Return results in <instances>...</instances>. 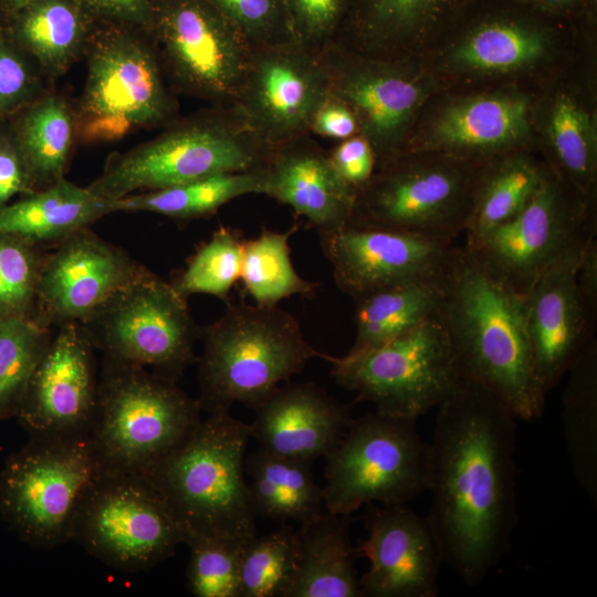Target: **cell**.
Returning a JSON list of instances; mask_svg holds the SVG:
<instances>
[{"mask_svg":"<svg viewBox=\"0 0 597 597\" xmlns=\"http://www.w3.org/2000/svg\"><path fill=\"white\" fill-rule=\"evenodd\" d=\"M437 408L426 519L443 564L465 585L478 586L509 551L517 523L516 418L467 379Z\"/></svg>","mask_w":597,"mask_h":597,"instance_id":"1","label":"cell"},{"mask_svg":"<svg viewBox=\"0 0 597 597\" xmlns=\"http://www.w3.org/2000/svg\"><path fill=\"white\" fill-rule=\"evenodd\" d=\"M596 43L578 19L523 0H474L418 60L441 90L535 93Z\"/></svg>","mask_w":597,"mask_h":597,"instance_id":"2","label":"cell"},{"mask_svg":"<svg viewBox=\"0 0 597 597\" xmlns=\"http://www.w3.org/2000/svg\"><path fill=\"white\" fill-rule=\"evenodd\" d=\"M437 317L463 379L486 388L516 419L542 416L546 395L534 373L525 295L458 247L443 279Z\"/></svg>","mask_w":597,"mask_h":597,"instance_id":"3","label":"cell"},{"mask_svg":"<svg viewBox=\"0 0 597 597\" xmlns=\"http://www.w3.org/2000/svg\"><path fill=\"white\" fill-rule=\"evenodd\" d=\"M250 425L230 410L206 418L145 475L176 519L184 543L208 538L247 545L256 535L244 472Z\"/></svg>","mask_w":597,"mask_h":597,"instance_id":"4","label":"cell"},{"mask_svg":"<svg viewBox=\"0 0 597 597\" xmlns=\"http://www.w3.org/2000/svg\"><path fill=\"white\" fill-rule=\"evenodd\" d=\"M200 338L198 400L207 412L235 402L254 409L311 359L329 357L310 345L297 318L279 305L228 302L220 318L200 327Z\"/></svg>","mask_w":597,"mask_h":597,"instance_id":"5","label":"cell"},{"mask_svg":"<svg viewBox=\"0 0 597 597\" xmlns=\"http://www.w3.org/2000/svg\"><path fill=\"white\" fill-rule=\"evenodd\" d=\"M270 147L248 128L232 107L211 106L165 125L158 135L108 156L87 188L115 200L214 175L264 166Z\"/></svg>","mask_w":597,"mask_h":597,"instance_id":"6","label":"cell"},{"mask_svg":"<svg viewBox=\"0 0 597 597\" xmlns=\"http://www.w3.org/2000/svg\"><path fill=\"white\" fill-rule=\"evenodd\" d=\"M84 56L86 80L73 105L78 142H114L175 119L171 85L146 31L98 21Z\"/></svg>","mask_w":597,"mask_h":597,"instance_id":"7","label":"cell"},{"mask_svg":"<svg viewBox=\"0 0 597 597\" xmlns=\"http://www.w3.org/2000/svg\"><path fill=\"white\" fill-rule=\"evenodd\" d=\"M201 410L177 380L104 357L88 433L103 471L145 475L201 420Z\"/></svg>","mask_w":597,"mask_h":597,"instance_id":"8","label":"cell"},{"mask_svg":"<svg viewBox=\"0 0 597 597\" xmlns=\"http://www.w3.org/2000/svg\"><path fill=\"white\" fill-rule=\"evenodd\" d=\"M486 161L432 150L401 153L356 190L348 223L453 241L467 230Z\"/></svg>","mask_w":597,"mask_h":597,"instance_id":"9","label":"cell"},{"mask_svg":"<svg viewBox=\"0 0 597 597\" xmlns=\"http://www.w3.org/2000/svg\"><path fill=\"white\" fill-rule=\"evenodd\" d=\"M415 423L376 410L353 418L324 458L326 510L352 515L371 503L407 504L427 490L429 444Z\"/></svg>","mask_w":597,"mask_h":597,"instance_id":"10","label":"cell"},{"mask_svg":"<svg viewBox=\"0 0 597 597\" xmlns=\"http://www.w3.org/2000/svg\"><path fill=\"white\" fill-rule=\"evenodd\" d=\"M331 374L376 411L416 421L443 402L462 383L438 317L369 349L331 356Z\"/></svg>","mask_w":597,"mask_h":597,"instance_id":"11","label":"cell"},{"mask_svg":"<svg viewBox=\"0 0 597 597\" xmlns=\"http://www.w3.org/2000/svg\"><path fill=\"white\" fill-rule=\"evenodd\" d=\"M596 203L551 170L515 217L467 235L463 247L493 276L526 295L546 271L596 235Z\"/></svg>","mask_w":597,"mask_h":597,"instance_id":"12","label":"cell"},{"mask_svg":"<svg viewBox=\"0 0 597 597\" xmlns=\"http://www.w3.org/2000/svg\"><path fill=\"white\" fill-rule=\"evenodd\" d=\"M102 472L90 434L34 437L1 476V505L25 540L52 548L72 540Z\"/></svg>","mask_w":597,"mask_h":597,"instance_id":"13","label":"cell"},{"mask_svg":"<svg viewBox=\"0 0 597 597\" xmlns=\"http://www.w3.org/2000/svg\"><path fill=\"white\" fill-rule=\"evenodd\" d=\"M81 325L105 358L150 368L174 380L197 360L200 327L187 298L150 270Z\"/></svg>","mask_w":597,"mask_h":597,"instance_id":"14","label":"cell"},{"mask_svg":"<svg viewBox=\"0 0 597 597\" xmlns=\"http://www.w3.org/2000/svg\"><path fill=\"white\" fill-rule=\"evenodd\" d=\"M149 35L176 91L231 107L252 45L208 0H153Z\"/></svg>","mask_w":597,"mask_h":597,"instance_id":"15","label":"cell"},{"mask_svg":"<svg viewBox=\"0 0 597 597\" xmlns=\"http://www.w3.org/2000/svg\"><path fill=\"white\" fill-rule=\"evenodd\" d=\"M72 540L114 568L140 572L172 556L184 535L145 476L103 471L81 505Z\"/></svg>","mask_w":597,"mask_h":597,"instance_id":"16","label":"cell"},{"mask_svg":"<svg viewBox=\"0 0 597 597\" xmlns=\"http://www.w3.org/2000/svg\"><path fill=\"white\" fill-rule=\"evenodd\" d=\"M331 94L354 113L376 168L400 155L426 103L441 87L417 59H381L337 43L323 51Z\"/></svg>","mask_w":597,"mask_h":597,"instance_id":"17","label":"cell"},{"mask_svg":"<svg viewBox=\"0 0 597 597\" xmlns=\"http://www.w3.org/2000/svg\"><path fill=\"white\" fill-rule=\"evenodd\" d=\"M534 93L515 88L441 90L421 109L405 151L432 150L489 160L535 148Z\"/></svg>","mask_w":597,"mask_h":597,"instance_id":"18","label":"cell"},{"mask_svg":"<svg viewBox=\"0 0 597 597\" xmlns=\"http://www.w3.org/2000/svg\"><path fill=\"white\" fill-rule=\"evenodd\" d=\"M329 93L322 51L289 41L253 48L231 107L259 140L272 147L311 135L313 117Z\"/></svg>","mask_w":597,"mask_h":597,"instance_id":"19","label":"cell"},{"mask_svg":"<svg viewBox=\"0 0 597 597\" xmlns=\"http://www.w3.org/2000/svg\"><path fill=\"white\" fill-rule=\"evenodd\" d=\"M531 124L549 169L582 196L597 199V48L534 93Z\"/></svg>","mask_w":597,"mask_h":597,"instance_id":"20","label":"cell"},{"mask_svg":"<svg viewBox=\"0 0 597 597\" xmlns=\"http://www.w3.org/2000/svg\"><path fill=\"white\" fill-rule=\"evenodd\" d=\"M320 241L335 284L353 300L397 284L441 281L458 248L451 240L352 223Z\"/></svg>","mask_w":597,"mask_h":597,"instance_id":"21","label":"cell"},{"mask_svg":"<svg viewBox=\"0 0 597 597\" xmlns=\"http://www.w3.org/2000/svg\"><path fill=\"white\" fill-rule=\"evenodd\" d=\"M149 270L122 248L82 228L45 254L34 318L49 327L84 323Z\"/></svg>","mask_w":597,"mask_h":597,"instance_id":"22","label":"cell"},{"mask_svg":"<svg viewBox=\"0 0 597 597\" xmlns=\"http://www.w3.org/2000/svg\"><path fill=\"white\" fill-rule=\"evenodd\" d=\"M54 328L19 412L34 437L88 434L97 407V349L81 324Z\"/></svg>","mask_w":597,"mask_h":597,"instance_id":"23","label":"cell"},{"mask_svg":"<svg viewBox=\"0 0 597 597\" xmlns=\"http://www.w3.org/2000/svg\"><path fill=\"white\" fill-rule=\"evenodd\" d=\"M367 537L356 547L369 562L360 597H436L443 564L427 519L407 504L367 505Z\"/></svg>","mask_w":597,"mask_h":597,"instance_id":"24","label":"cell"},{"mask_svg":"<svg viewBox=\"0 0 597 597\" xmlns=\"http://www.w3.org/2000/svg\"><path fill=\"white\" fill-rule=\"evenodd\" d=\"M584 248L553 265L525 295L534 373L545 395L562 380L580 350L595 337L597 317L585 305L576 282Z\"/></svg>","mask_w":597,"mask_h":597,"instance_id":"25","label":"cell"},{"mask_svg":"<svg viewBox=\"0 0 597 597\" xmlns=\"http://www.w3.org/2000/svg\"><path fill=\"white\" fill-rule=\"evenodd\" d=\"M250 436L263 450L312 464L339 442L350 421L349 407L313 383H284L258 407Z\"/></svg>","mask_w":597,"mask_h":597,"instance_id":"26","label":"cell"},{"mask_svg":"<svg viewBox=\"0 0 597 597\" xmlns=\"http://www.w3.org/2000/svg\"><path fill=\"white\" fill-rule=\"evenodd\" d=\"M474 0H352L335 43L381 59H420Z\"/></svg>","mask_w":597,"mask_h":597,"instance_id":"27","label":"cell"},{"mask_svg":"<svg viewBox=\"0 0 597 597\" xmlns=\"http://www.w3.org/2000/svg\"><path fill=\"white\" fill-rule=\"evenodd\" d=\"M263 170L264 195L291 207L318 237L349 222L356 189L338 176L327 150L311 135L270 147Z\"/></svg>","mask_w":597,"mask_h":597,"instance_id":"28","label":"cell"},{"mask_svg":"<svg viewBox=\"0 0 597 597\" xmlns=\"http://www.w3.org/2000/svg\"><path fill=\"white\" fill-rule=\"evenodd\" d=\"M2 22L12 41L53 80L84 56L98 21L82 0H33Z\"/></svg>","mask_w":597,"mask_h":597,"instance_id":"29","label":"cell"},{"mask_svg":"<svg viewBox=\"0 0 597 597\" xmlns=\"http://www.w3.org/2000/svg\"><path fill=\"white\" fill-rule=\"evenodd\" d=\"M349 517L326 510L300 524L297 565L286 597H360Z\"/></svg>","mask_w":597,"mask_h":597,"instance_id":"30","label":"cell"},{"mask_svg":"<svg viewBox=\"0 0 597 597\" xmlns=\"http://www.w3.org/2000/svg\"><path fill=\"white\" fill-rule=\"evenodd\" d=\"M114 212L113 200L66 178L0 208V234L40 245L56 244L71 233Z\"/></svg>","mask_w":597,"mask_h":597,"instance_id":"31","label":"cell"},{"mask_svg":"<svg viewBox=\"0 0 597 597\" xmlns=\"http://www.w3.org/2000/svg\"><path fill=\"white\" fill-rule=\"evenodd\" d=\"M6 123L24 157L35 191L65 178L77 142L72 103L48 90Z\"/></svg>","mask_w":597,"mask_h":597,"instance_id":"32","label":"cell"},{"mask_svg":"<svg viewBox=\"0 0 597 597\" xmlns=\"http://www.w3.org/2000/svg\"><path fill=\"white\" fill-rule=\"evenodd\" d=\"M311 467L260 447L245 455L248 492L256 517L302 524L322 513L323 488L315 481Z\"/></svg>","mask_w":597,"mask_h":597,"instance_id":"33","label":"cell"},{"mask_svg":"<svg viewBox=\"0 0 597 597\" xmlns=\"http://www.w3.org/2000/svg\"><path fill=\"white\" fill-rule=\"evenodd\" d=\"M551 169L535 148L511 150L483 168L465 235H478L515 217L536 195Z\"/></svg>","mask_w":597,"mask_h":597,"instance_id":"34","label":"cell"},{"mask_svg":"<svg viewBox=\"0 0 597 597\" xmlns=\"http://www.w3.org/2000/svg\"><path fill=\"white\" fill-rule=\"evenodd\" d=\"M562 420L573 475L597 503V341L591 338L568 371Z\"/></svg>","mask_w":597,"mask_h":597,"instance_id":"35","label":"cell"},{"mask_svg":"<svg viewBox=\"0 0 597 597\" xmlns=\"http://www.w3.org/2000/svg\"><path fill=\"white\" fill-rule=\"evenodd\" d=\"M442 293L443 280L397 284L354 298L356 337L348 353L379 346L436 317Z\"/></svg>","mask_w":597,"mask_h":597,"instance_id":"36","label":"cell"},{"mask_svg":"<svg viewBox=\"0 0 597 597\" xmlns=\"http://www.w3.org/2000/svg\"><path fill=\"white\" fill-rule=\"evenodd\" d=\"M263 167L221 174L168 188L140 191L113 200L114 212H153L178 221L210 217L223 205L250 193L264 195Z\"/></svg>","mask_w":597,"mask_h":597,"instance_id":"37","label":"cell"},{"mask_svg":"<svg viewBox=\"0 0 597 597\" xmlns=\"http://www.w3.org/2000/svg\"><path fill=\"white\" fill-rule=\"evenodd\" d=\"M300 229L294 223L279 232L263 228L245 240L240 280L244 292L261 306H276L294 295L311 297L320 284L302 277L291 260L290 239Z\"/></svg>","mask_w":597,"mask_h":597,"instance_id":"38","label":"cell"},{"mask_svg":"<svg viewBox=\"0 0 597 597\" xmlns=\"http://www.w3.org/2000/svg\"><path fill=\"white\" fill-rule=\"evenodd\" d=\"M244 242L238 229L220 226L176 273L171 285L187 300L193 294H208L228 303L231 289L240 280Z\"/></svg>","mask_w":597,"mask_h":597,"instance_id":"39","label":"cell"},{"mask_svg":"<svg viewBox=\"0 0 597 597\" xmlns=\"http://www.w3.org/2000/svg\"><path fill=\"white\" fill-rule=\"evenodd\" d=\"M298 558L297 530L283 524L244 546L239 597H286Z\"/></svg>","mask_w":597,"mask_h":597,"instance_id":"40","label":"cell"},{"mask_svg":"<svg viewBox=\"0 0 597 597\" xmlns=\"http://www.w3.org/2000/svg\"><path fill=\"white\" fill-rule=\"evenodd\" d=\"M52 332L34 317L0 320V417L19 411Z\"/></svg>","mask_w":597,"mask_h":597,"instance_id":"41","label":"cell"},{"mask_svg":"<svg viewBox=\"0 0 597 597\" xmlns=\"http://www.w3.org/2000/svg\"><path fill=\"white\" fill-rule=\"evenodd\" d=\"M42 245L0 234V320L34 317L45 254Z\"/></svg>","mask_w":597,"mask_h":597,"instance_id":"42","label":"cell"},{"mask_svg":"<svg viewBox=\"0 0 597 597\" xmlns=\"http://www.w3.org/2000/svg\"><path fill=\"white\" fill-rule=\"evenodd\" d=\"M186 572L187 586L196 597H239L240 563L245 545L192 538Z\"/></svg>","mask_w":597,"mask_h":597,"instance_id":"43","label":"cell"},{"mask_svg":"<svg viewBox=\"0 0 597 597\" xmlns=\"http://www.w3.org/2000/svg\"><path fill=\"white\" fill-rule=\"evenodd\" d=\"M45 80L31 57L12 41L0 21V123L8 121L48 91Z\"/></svg>","mask_w":597,"mask_h":597,"instance_id":"44","label":"cell"},{"mask_svg":"<svg viewBox=\"0 0 597 597\" xmlns=\"http://www.w3.org/2000/svg\"><path fill=\"white\" fill-rule=\"evenodd\" d=\"M293 42L315 51L335 43L352 0H282Z\"/></svg>","mask_w":597,"mask_h":597,"instance_id":"45","label":"cell"},{"mask_svg":"<svg viewBox=\"0 0 597 597\" xmlns=\"http://www.w3.org/2000/svg\"><path fill=\"white\" fill-rule=\"evenodd\" d=\"M252 48L292 41L282 0H208Z\"/></svg>","mask_w":597,"mask_h":597,"instance_id":"46","label":"cell"},{"mask_svg":"<svg viewBox=\"0 0 597 597\" xmlns=\"http://www.w3.org/2000/svg\"><path fill=\"white\" fill-rule=\"evenodd\" d=\"M327 153L338 176L356 190L367 182L376 169L374 150L360 134L341 140Z\"/></svg>","mask_w":597,"mask_h":597,"instance_id":"47","label":"cell"},{"mask_svg":"<svg viewBox=\"0 0 597 597\" xmlns=\"http://www.w3.org/2000/svg\"><path fill=\"white\" fill-rule=\"evenodd\" d=\"M24 157L6 122L0 123V208L34 192Z\"/></svg>","mask_w":597,"mask_h":597,"instance_id":"48","label":"cell"},{"mask_svg":"<svg viewBox=\"0 0 597 597\" xmlns=\"http://www.w3.org/2000/svg\"><path fill=\"white\" fill-rule=\"evenodd\" d=\"M100 22L130 25L149 33L153 22V0H82Z\"/></svg>","mask_w":597,"mask_h":597,"instance_id":"49","label":"cell"},{"mask_svg":"<svg viewBox=\"0 0 597 597\" xmlns=\"http://www.w3.org/2000/svg\"><path fill=\"white\" fill-rule=\"evenodd\" d=\"M358 134V124L350 108L336 96L329 95L316 111L311 135L344 140Z\"/></svg>","mask_w":597,"mask_h":597,"instance_id":"50","label":"cell"},{"mask_svg":"<svg viewBox=\"0 0 597 597\" xmlns=\"http://www.w3.org/2000/svg\"><path fill=\"white\" fill-rule=\"evenodd\" d=\"M576 282L588 311L597 317V238L586 243L578 262Z\"/></svg>","mask_w":597,"mask_h":597,"instance_id":"51","label":"cell"},{"mask_svg":"<svg viewBox=\"0 0 597 597\" xmlns=\"http://www.w3.org/2000/svg\"><path fill=\"white\" fill-rule=\"evenodd\" d=\"M523 1L549 13L580 20L582 0H523Z\"/></svg>","mask_w":597,"mask_h":597,"instance_id":"52","label":"cell"},{"mask_svg":"<svg viewBox=\"0 0 597 597\" xmlns=\"http://www.w3.org/2000/svg\"><path fill=\"white\" fill-rule=\"evenodd\" d=\"M31 1L33 0H0V14L3 21L11 18Z\"/></svg>","mask_w":597,"mask_h":597,"instance_id":"53","label":"cell"}]
</instances>
